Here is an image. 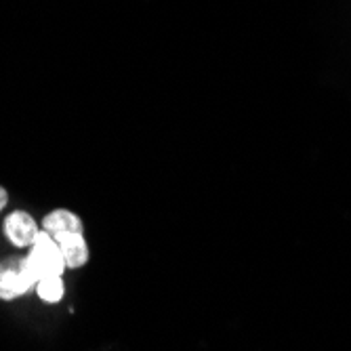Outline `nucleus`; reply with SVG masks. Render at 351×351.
I'll return each mask as SVG.
<instances>
[{
    "label": "nucleus",
    "instance_id": "obj_1",
    "mask_svg": "<svg viewBox=\"0 0 351 351\" xmlns=\"http://www.w3.org/2000/svg\"><path fill=\"white\" fill-rule=\"evenodd\" d=\"M38 274L25 259H7L0 261V299L13 301L38 284Z\"/></svg>",
    "mask_w": 351,
    "mask_h": 351
},
{
    "label": "nucleus",
    "instance_id": "obj_3",
    "mask_svg": "<svg viewBox=\"0 0 351 351\" xmlns=\"http://www.w3.org/2000/svg\"><path fill=\"white\" fill-rule=\"evenodd\" d=\"M38 226L32 215L23 213V210H15L11 213L7 219H5V236L9 238L11 244L19 246V248H25V246H32L38 236Z\"/></svg>",
    "mask_w": 351,
    "mask_h": 351
},
{
    "label": "nucleus",
    "instance_id": "obj_2",
    "mask_svg": "<svg viewBox=\"0 0 351 351\" xmlns=\"http://www.w3.org/2000/svg\"><path fill=\"white\" fill-rule=\"evenodd\" d=\"M29 254H27V261L29 265L34 267V271L38 274V278H49V276H61L63 269H66V259H63L61 248L57 244V240L40 230L34 244L29 246Z\"/></svg>",
    "mask_w": 351,
    "mask_h": 351
},
{
    "label": "nucleus",
    "instance_id": "obj_6",
    "mask_svg": "<svg viewBox=\"0 0 351 351\" xmlns=\"http://www.w3.org/2000/svg\"><path fill=\"white\" fill-rule=\"evenodd\" d=\"M36 291H38V297L47 303H57L63 299V280L61 276H49V278H40L38 284H36Z\"/></svg>",
    "mask_w": 351,
    "mask_h": 351
},
{
    "label": "nucleus",
    "instance_id": "obj_7",
    "mask_svg": "<svg viewBox=\"0 0 351 351\" xmlns=\"http://www.w3.org/2000/svg\"><path fill=\"white\" fill-rule=\"evenodd\" d=\"M9 202V194H7V189L5 187H0V210H3Z\"/></svg>",
    "mask_w": 351,
    "mask_h": 351
},
{
    "label": "nucleus",
    "instance_id": "obj_4",
    "mask_svg": "<svg viewBox=\"0 0 351 351\" xmlns=\"http://www.w3.org/2000/svg\"><path fill=\"white\" fill-rule=\"evenodd\" d=\"M63 259H66V267L78 269L88 261V246L82 234H59L55 236Z\"/></svg>",
    "mask_w": 351,
    "mask_h": 351
},
{
    "label": "nucleus",
    "instance_id": "obj_5",
    "mask_svg": "<svg viewBox=\"0 0 351 351\" xmlns=\"http://www.w3.org/2000/svg\"><path fill=\"white\" fill-rule=\"evenodd\" d=\"M43 230L49 232L53 238L59 234H82V221L66 208H57L49 213L43 221Z\"/></svg>",
    "mask_w": 351,
    "mask_h": 351
}]
</instances>
